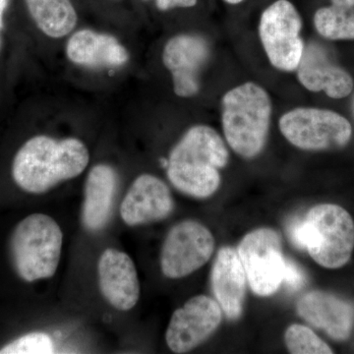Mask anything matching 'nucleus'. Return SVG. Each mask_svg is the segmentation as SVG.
Returning a JSON list of instances; mask_svg holds the SVG:
<instances>
[{"mask_svg":"<svg viewBox=\"0 0 354 354\" xmlns=\"http://www.w3.org/2000/svg\"><path fill=\"white\" fill-rule=\"evenodd\" d=\"M286 348L292 354H332L333 349L310 328L292 324L285 333Z\"/></svg>","mask_w":354,"mask_h":354,"instance_id":"obj_21","label":"nucleus"},{"mask_svg":"<svg viewBox=\"0 0 354 354\" xmlns=\"http://www.w3.org/2000/svg\"><path fill=\"white\" fill-rule=\"evenodd\" d=\"M118 183V174L109 165H95L88 172L82 214L83 223L87 230L97 232L106 227Z\"/></svg>","mask_w":354,"mask_h":354,"instance_id":"obj_18","label":"nucleus"},{"mask_svg":"<svg viewBox=\"0 0 354 354\" xmlns=\"http://www.w3.org/2000/svg\"><path fill=\"white\" fill-rule=\"evenodd\" d=\"M90 162L87 146L77 138L55 139L38 135L26 141L12 162L15 183L32 194L80 176Z\"/></svg>","mask_w":354,"mask_h":354,"instance_id":"obj_1","label":"nucleus"},{"mask_svg":"<svg viewBox=\"0 0 354 354\" xmlns=\"http://www.w3.org/2000/svg\"><path fill=\"white\" fill-rule=\"evenodd\" d=\"M64 234L57 221L32 214L18 223L11 236V255L16 272L28 283L50 279L57 272Z\"/></svg>","mask_w":354,"mask_h":354,"instance_id":"obj_5","label":"nucleus"},{"mask_svg":"<svg viewBox=\"0 0 354 354\" xmlns=\"http://www.w3.org/2000/svg\"><path fill=\"white\" fill-rule=\"evenodd\" d=\"M314 25L325 39L351 41L354 39V7L332 2L316 11Z\"/></svg>","mask_w":354,"mask_h":354,"instance_id":"obj_20","label":"nucleus"},{"mask_svg":"<svg viewBox=\"0 0 354 354\" xmlns=\"http://www.w3.org/2000/svg\"><path fill=\"white\" fill-rule=\"evenodd\" d=\"M225 2L228 4H232V6H235V4L241 3L244 0H225Z\"/></svg>","mask_w":354,"mask_h":354,"instance_id":"obj_27","label":"nucleus"},{"mask_svg":"<svg viewBox=\"0 0 354 354\" xmlns=\"http://www.w3.org/2000/svg\"><path fill=\"white\" fill-rule=\"evenodd\" d=\"M301 274L298 272V268L292 263L286 262L285 281L291 286H297L301 283Z\"/></svg>","mask_w":354,"mask_h":354,"instance_id":"obj_24","label":"nucleus"},{"mask_svg":"<svg viewBox=\"0 0 354 354\" xmlns=\"http://www.w3.org/2000/svg\"><path fill=\"white\" fill-rule=\"evenodd\" d=\"M212 290L230 320H239L243 313L247 277L236 249L221 247L212 269Z\"/></svg>","mask_w":354,"mask_h":354,"instance_id":"obj_16","label":"nucleus"},{"mask_svg":"<svg viewBox=\"0 0 354 354\" xmlns=\"http://www.w3.org/2000/svg\"><path fill=\"white\" fill-rule=\"evenodd\" d=\"M197 0H156V6L162 11H167L169 9L189 8L196 6Z\"/></svg>","mask_w":354,"mask_h":354,"instance_id":"obj_23","label":"nucleus"},{"mask_svg":"<svg viewBox=\"0 0 354 354\" xmlns=\"http://www.w3.org/2000/svg\"><path fill=\"white\" fill-rule=\"evenodd\" d=\"M100 288L114 308L128 311L134 308L140 297L138 274L131 258L116 249L104 250L100 258Z\"/></svg>","mask_w":354,"mask_h":354,"instance_id":"obj_15","label":"nucleus"},{"mask_svg":"<svg viewBox=\"0 0 354 354\" xmlns=\"http://www.w3.org/2000/svg\"><path fill=\"white\" fill-rule=\"evenodd\" d=\"M174 208V198L167 184L152 174H142L121 203L120 216L127 225L134 227L165 220Z\"/></svg>","mask_w":354,"mask_h":354,"instance_id":"obj_12","label":"nucleus"},{"mask_svg":"<svg viewBox=\"0 0 354 354\" xmlns=\"http://www.w3.org/2000/svg\"><path fill=\"white\" fill-rule=\"evenodd\" d=\"M8 0H0V30L4 27V12H6Z\"/></svg>","mask_w":354,"mask_h":354,"instance_id":"obj_25","label":"nucleus"},{"mask_svg":"<svg viewBox=\"0 0 354 354\" xmlns=\"http://www.w3.org/2000/svg\"><path fill=\"white\" fill-rule=\"evenodd\" d=\"M37 27L51 39H60L75 29L78 16L69 0H25Z\"/></svg>","mask_w":354,"mask_h":354,"instance_id":"obj_19","label":"nucleus"},{"mask_svg":"<svg viewBox=\"0 0 354 354\" xmlns=\"http://www.w3.org/2000/svg\"><path fill=\"white\" fill-rule=\"evenodd\" d=\"M66 55L72 64L88 68H118L129 60L127 48L115 37L88 29L70 37Z\"/></svg>","mask_w":354,"mask_h":354,"instance_id":"obj_17","label":"nucleus"},{"mask_svg":"<svg viewBox=\"0 0 354 354\" xmlns=\"http://www.w3.org/2000/svg\"><path fill=\"white\" fill-rule=\"evenodd\" d=\"M209 55L208 41L198 35H177L167 41L162 62L171 73L174 91L178 97H191L199 93L200 75Z\"/></svg>","mask_w":354,"mask_h":354,"instance_id":"obj_11","label":"nucleus"},{"mask_svg":"<svg viewBox=\"0 0 354 354\" xmlns=\"http://www.w3.org/2000/svg\"><path fill=\"white\" fill-rule=\"evenodd\" d=\"M223 133L230 148L242 158H253L264 150L269 135L272 101L257 84L247 82L223 95Z\"/></svg>","mask_w":354,"mask_h":354,"instance_id":"obj_3","label":"nucleus"},{"mask_svg":"<svg viewBox=\"0 0 354 354\" xmlns=\"http://www.w3.org/2000/svg\"><path fill=\"white\" fill-rule=\"evenodd\" d=\"M298 315L337 342L348 339L354 325L351 302L325 290H311L297 302Z\"/></svg>","mask_w":354,"mask_h":354,"instance_id":"obj_13","label":"nucleus"},{"mask_svg":"<svg viewBox=\"0 0 354 354\" xmlns=\"http://www.w3.org/2000/svg\"><path fill=\"white\" fill-rule=\"evenodd\" d=\"M228 160L230 153L220 134L208 125H195L169 153L167 177L184 194L205 199L220 188V171Z\"/></svg>","mask_w":354,"mask_h":354,"instance_id":"obj_2","label":"nucleus"},{"mask_svg":"<svg viewBox=\"0 0 354 354\" xmlns=\"http://www.w3.org/2000/svg\"><path fill=\"white\" fill-rule=\"evenodd\" d=\"M302 20L288 0H277L261 15L259 36L272 66L281 71L297 69L304 50Z\"/></svg>","mask_w":354,"mask_h":354,"instance_id":"obj_8","label":"nucleus"},{"mask_svg":"<svg viewBox=\"0 0 354 354\" xmlns=\"http://www.w3.org/2000/svg\"><path fill=\"white\" fill-rule=\"evenodd\" d=\"M292 239L306 248L310 257L326 269L335 270L349 262L354 250V221L337 204L316 205L292 230Z\"/></svg>","mask_w":354,"mask_h":354,"instance_id":"obj_4","label":"nucleus"},{"mask_svg":"<svg viewBox=\"0 0 354 354\" xmlns=\"http://www.w3.org/2000/svg\"><path fill=\"white\" fill-rule=\"evenodd\" d=\"M1 46H2V37H1V34H0V50H1Z\"/></svg>","mask_w":354,"mask_h":354,"instance_id":"obj_28","label":"nucleus"},{"mask_svg":"<svg viewBox=\"0 0 354 354\" xmlns=\"http://www.w3.org/2000/svg\"><path fill=\"white\" fill-rule=\"evenodd\" d=\"M330 2H337V3L346 4L354 7V0H330Z\"/></svg>","mask_w":354,"mask_h":354,"instance_id":"obj_26","label":"nucleus"},{"mask_svg":"<svg viewBox=\"0 0 354 354\" xmlns=\"http://www.w3.org/2000/svg\"><path fill=\"white\" fill-rule=\"evenodd\" d=\"M247 281L258 297H271L285 281L286 261L276 230L261 227L249 232L237 247Z\"/></svg>","mask_w":354,"mask_h":354,"instance_id":"obj_7","label":"nucleus"},{"mask_svg":"<svg viewBox=\"0 0 354 354\" xmlns=\"http://www.w3.org/2000/svg\"><path fill=\"white\" fill-rule=\"evenodd\" d=\"M221 321L223 310L216 300L192 297L172 314L165 333L167 346L174 353H189L215 334Z\"/></svg>","mask_w":354,"mask_h":354,"instance_id":"obj_10","label":"nucleus"},{"mask_svg":"<svg viewBox=\"0 0 354 354\" xmlns=\"http://www.w3.org/2000/svg\"><path fill=\"white\" fill-rule=\"evenodd\" d=\"M297 78L310 92H325L335 100L348 97L354 88L351 74L335 64L325 48L314 41L304 46L297 67Z\"/></svg>","mask_w":354,"mask_h":354,"instance_id":"obj_14","label":"nucleus"},{"mask_svg":"<svg viewBox=\"0 0 354 354\" xmlns=\"http://www.w3.org/2000/svg\"><path fill=\"white\" fill-rule=\"evenodd\" d=\"M279 130L291 145L304 151L339 150L353 137V127L344 116L315 108H297L283 114Z\"/></svg>","mask_w":354,"mask_h":354,"instance_id":"obj_6","label":"nucleus"},{"mask_svg":"<svg viewBox=\"0 0 354 354\" xmlns=\"http://www.w3.org/2000/svg\"><path fill=\"white\" fill-rule=\"evenodd\" d=\"M215 250V237L196 221L177 223L165 237L160 254L162 274L169 279L189 276L206 264Z\"/></svg>","mask_w":354,"mask_h":354,"instance_id":"obj_9","label":"nucleus"},{"mask_svg":"<svg viewBox=\"0 0 354 354\" xmlns=\"http://www.w3.org/2000/svg\"><path fill=\"white\" fill-rule=\"evenodd\" d=\"M55 346L50 335L44 333H31L18 337L0 348V354H50Z\"/></svg>","mask_w":354,"mask_h":354,"instance_id":"obj_22","label":"nucleus"}]
</instances>
